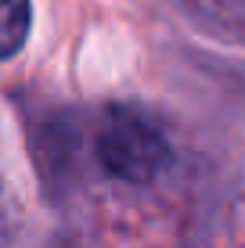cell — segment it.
<instances>
[{
  "label": "cell",
  "instance_id": "obj_1",
  "mask_svg": "<svg viewBox=\"0 0 245 248\" xmlns=\"http://www.w3.org/2000/svg\"><path fill=\"white\" fill-rule=\"evenodd\" d=\"M94 155L112 180L151 184L170 166V140L155 119L133 108H108L98 123Z\"/></svg>",
  "mask_w": 245,
  "mask_h": 248
},
{
  "label": "cell",
  "instance_id": "obj_3",
  "mask_svg": "<svg viewBox=\"0 0 245 248\" xmlns=\"http://www.w3.org/2000/svg\"><path fill=\"white\" fill-rule=\"evenodd\" d=\"M15 223V187L7 176V158H4V144H0V237L11 230Z\"/></svg>",
  "mask_w": 245,
  "mask_h": 248
},
{
  "label": "cell",
  "instance_id": "obj_2",
  "mask_svg": "<svg viewBox=\"0 0 245 248\" xmlns=\"http://www.w3.org/2000/svg\"><path fill=\"white\" fill-rule=\"evenodd\" d=\"M33 7L29 0H0V62L18 54L25 36H29Z\"/></svg>",
  "mask_w": 245,
  "mask_h": 248
}]
</instances>
